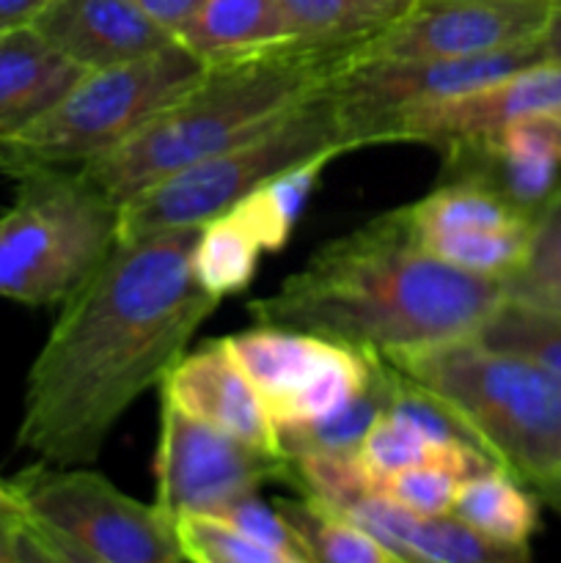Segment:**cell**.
<instances>
[{
  "instance_id": "1",
  "label": "cell",
  "mask_w": 561,
  "mask_h": 563,
  "mask_svg": "<svg viewBox=\"0 0 561 563\" xmlns=\"http://www.w3.org/2000/svg\"><path fill=\"white\" fill-rule=\"evenodd\" d=\"M201 229L119 236L61 302L25 379L16 445L53 467H88L138 399L163 385L220 300L198 284Z\"/></svg>"
},
{
  "instance_id": "2",
  "label": "cell",
  "mask_w": 561,
  "mask_h": 563,
  "mask_svg": "<svg viewBox=\"0 0 561 563\" xmlns=\"http://www.w3.org/2000/svg\"><path fill=\"white\" fill-rule=\"evenodd\" d=\"M504 300V280L435 258L416 240L402 207L324 242L306 267L248 311L267 328L399 355L476 339Z\"/></svg>"
},
{
  "instance_id": "3",
  "label": "cell",
  "mask_w": 561,
  "mask_h": 563,
  "mask_svg": "<svg viewBox=\"0 0 561 563\" xmlns=\"http://www.w3.org/2000/svg\"><path fill=\"white\" fill-rule=\"evenodd\" d=\"M352 60H358L352 49L295 42L253 58L207 66L196 86L130 141L77 170L116 207H124L168 176L251 141Z\"/></svg>"
},
{
  "instance_id": "4",
  "label": "cell",
  "mask_w": 561,
  "mask_h": 563,
  "mask_svg": "<svg viewBox=\"0 0 561 563\" xmlns=\"http://www.w3.org/2000/svg\"><path fill=\"white\" fill-rule=\"evenodd\" d=\"M443 401L501 471L537 495L561 478V385L537 363L476 339L383 355Z\"/></svg>"
},
{
  "instance_id": "5",
  "label": "cell",
  "mask_w": 561,
  "mask_h": 563,
  "mask_svg": "<svg viewBox=\"0 0 561 563\" xmlns=\"http://www.w3.org/2000/svg\"><path fill=\"white\" fill-rule=\"evenodd\" d=\"M207 64L182 42L130 64L86 71L42 119L0 135V170H77L130 141L160 110L196 86Z\"/></svg>"
},
{
  "instance_id": "6",
  "label": "cell",
  "mask_w": 561,
  "mask_h": 563,
  "mask_svg": "<svg viewBox=\"0 0 561 563\" xmlns=\"http://www.w3.org/2000/svg\"><path fill=\"white\" fill-rule=\"evenodd\" d=\"M16 185L0 212V297L58 306L119 242V207L80 170H36Z\"/></svg>"
},
{
  "instance_id": "7",
  "label": "cell",
  "mask_w": 561,
  "mask_h": 563,
  "mask_svg": "<svg viewBox=\"0 0 561 563\" xmlns=\"http://www.w3.org/2000/svg\"><path fill=\"white\" fill-rule=\"evenodd\" d=\"M328 86L286 110L251 141L190 165L119 207V236L201 229L295 165L350 152Z\"/></svg>"
},
{
  "instance_id": "8",
  "label": "cell",
  "mask_w": 561,
  "mask_h": 563,
  "mask_svg": "<svg viewBox=\"0 0 561 563\" xmlns=\"http://www.w3.org/2000/svg\"><path fill=\"white\" fill-rule=\"evenodd\" d=\"M544 60L542 42L451 60L361 58L330 80L328 91L350 152L396 143L402 124L451 97Z\"/></svg>"
},
{
  "instance_id": "9",
  "label": "cell",
  "mask_w": 561,
  "mask_h": 563,
  "mask_svg": "<svg viewBox=\"0 0 561 563\" xmlns=\"http://www.w3.org/2000/svg\"><path fill=\"white\" fill-rule=\"evenodd\" d=\"M11 500L105 563H187L176 526L86 467L36 462L9 478Z\"/></svg>"
},
{
  "instance_id": "10",
  "label": "cell",
  "mask_w": 561,
  "mask_h": 563,
  "mask_svg": "<svg viewBox=\"0 0 561 563\" xmlns=\"http://www.w3.org/2000/svg\"><path fill=\"white\" fill-rule=\"evenodd\" d=\"M226 344L256 388L275 432L336 416L372 374V352L297 330L253 324L226 335Z\"/></svg>"
},
{
  "instance_id": "11",
  "label": "cell",
  "mask_w": 561,
  "mask_h": 563,
  "mask_svg": "<svg viewBox=\"0 0 561 563\" xmlns=\"http://www.w3.org/2000/svg\"><path fill=\"white\" fill-rule=\"evenodd\" d=\"M157 500L165 517H215L242 495L258 493L267 482H289L292 465L284 454L256 449L187 416L160 396Z\"/></svg>"
},
{
  "instance_id": "12",
  "label": "cell",
  "mask_w": 561,
  "mask_h": 563,
  "mask_svg": "<svg viewBox=\"0 0 561 563\" xmlns=\"http://www.w3.org/2000/svg\"><path fill=\"white\" fill-rule=\"evenodd\" d=\"M559 0H416L361 58L451 60L537 42Z\"/></svg>"
},
{
  "instance_id": "13",
  "label": "cell",
  "mask_w": 561,
  "mask_h": 563,
  "mask_svg": "<svg viewBox=\"0 0 561 563\" xmlns=\"http://www.w3.org/2000/svg\"><path fill=\"white\" fill-rule=\"evenodd\" d=\"M440 179L487 187L534 218L561 190V115H528L498 135L446 148Z\"/></svg>"
},
{
  "instance_id": "14",
  "label": "cell",
  "mask_w": 561,
  "mask_h": 563,
  "mask_svg": "<svg viewBox=\"0 0 561 563\" xmlns=\"http://www.w3.org/2000/svg\"><path fill=\"white\" fill-rule=\"evenodd\" d=\"M542 113L561 115V66L553 60H539L421 110L402 124L396 143H424L443 154L446 148L484 141L515 121Z\"/></svg>"
},
{
  "instance_id": "15",
  "label": "cell",
  "mask_w": 561,
  "mask_h": 563,
  "mask_svg": "<svg viewBox=\"0 0 561 563\" xmlns=\"http://www.w3.org/2000/svg\"><path fill=\"white\" fill-rule=\"evenodd\" d=\"M160 396L207 427L256 449L284 454L275 423L270 421L256 388L234 361L226 339L207 341L190 355L185 352L160 385Z\"/></svg>"
},
{
  "instance_id": "16",
  "label": "cell",
  "mask_w": 561,
  "mask_h": 563,
  "mask_svg": "<svg viewBox=\"0 0 561 563\" xmlns=\"http://www.w3.org/2000/svg\"><path fill=\"white\" fill-rule=\"evenodd\" d=\"M31 27L82 71L130 64L176 42L130 0H55Z\"/></svg>"
},
{
  "instance_id": "17",
  "label": "cell",
  "mask_w": 561,
  "mask_h": 563,
  "mask_svg": "<svg viewBox=\"0 0 561 563\" xmlns=\"http://www.w3.org/2000/svg\"><path fill=\"white\" fill-rule=\"evenodd\" d=\"M330 509L366 528L399 563H531V550L495 544L454 515H416L363 489Z\"/></svg>"
},
{
  "instance_id": "18",
  "label": "cell",
  "mask_w": 561,
  "mask_h": 563,
  "mask_svg": "<svg viewBox=\"0 0 561 563\" xmlns=\"http://www.w3.org/2000/svg\"><path fill=\"white\" fill-rule=\"evenodd\" d=\"M176 42L218 66L286 47L297 36L284 0H204Z\"/></svg>"
},
{
  "instance_id": "19",
  "label": "cell",
  "mask_w": 561,
  "mask_h": 563,
  "mask_svg": "<svg viewBox=\"0 0 561 563\" xmlns=\"http://www.w3.org/2000/svg\"><path fill=\"white\" fill-rule=\"evenodd\" d=\"M82 75L33 27L0 33V135L42 119Z\"/></svg>"
},
{
  "instance_id": "20",
  "label": "cell",
  "mask_w": 561,
  "mask_h": 563,
  "mask_svg": "<svg viewBox=\"0 0 561 563\" xmlns=\"http://www.w3.org/2000/svg\"><path fill=\"white\" fill-rule=\"evenodd\" d=\"M399 385V372L383 355L372 352V374H369V383L363 385L361 394L344 410L324 418V421L280 429V451L289 462L300 460V456H355L369 429L391 410Z\"/></svg>"
},
{
  "instance_id": "21",
  "label": "cell",
  "mask_w": 561,
  "mask_h": 563,
  "mask_svg": "<svg viewBox=\"0 0 561 563\" xmlns=\"http://www.w3.org/2000/svg\"><path fill=\"white\" fill-rule=\"evenodd\" d=\"M451 515L484 539L504 548L531 550L539 531V500L534 489L501 467L465 478L457 489Z\"/></svg>"
},
{
  "instance_id": "22",
  "label": "cell",
  "mask_w": 561,
  "mask_h": 563,
  "mask_svg": "<svg viewBox=\"0 0 561 563\" xmlns=\"http://www.w3.org/2000/svg\"><path fill=\"white\" fill-rule=\"evenodd\" d=\"M416 0H284L297 44L361 55L394 27Z\"/></svg>"
},
{
  "instance_id": "23",
  "label": "cell",
  "mask_w": 561,
  "mask_h": 563,
  "mask_svg": "<svg viewBox=\"0 0 561 563\" xmlns=\"http://www.w3.org/2000/svg\"><path fill=\"white\" fill-rule=\"evenodd\" d=\"M405 214L421 245L440 240V236L495 229V225L528 218V214L509 207L504 198L490 192L487 187L457 179H440L438 187H432V192H427L421 201L407 203Z\"/></svg>"
},
{
  "instance_id": "24",
  "label": "cell",
  "mask_w": 561,
  "mask_h": 563,
  "mask_svg": "<svg viewBox=\"0 0 561 563\" xmlns=\"http://www.w3.org/2000/svg\"><path fill=\"white\" fill-rule=\"evenodd\" d=\"M336 159V154H322L308 163L295 165L286 174L275 176L267 185L258 187L248 198H242L229 212L240 218V223L256 236L264 253H275L289 242L292 231L300 223L324 168Z\"/></svg>"
},
{
  "instance_id": "25",
  "label": "cell",
  "mask_w": 561,
  "mask_h": 563,
  "mask_svg": "<svg viewBox=\"0 0 561 563\" xmlns=\"http://www.w3.org/2000/svg\"><path fill=\"white\" fill-rule=\"evenodd\" d=\"M275 506L302 539L314 563H399L366 528L308 495L284 498Z\"/></svg>"
},
{
  "instance_id": "26",
  "label": "cell",
  "mask_w": 561,
  "mask_h": 563,
  "mask_svg": "<svg viewBox=\"0 0 561 563\" xmlns=\"http://www.w3.org/2000/svg\"><path fill=\"white\" fill-rule=\"evenodd\" d=\"M504 291L506 300L561 317V190L534 214L528 247Z\"/></svg>"
},
{
  "instance_id": "27",
  "label": "cell",
  "mask_w": 561,
  "mask_h": 563,
  "mask_svg": "<svg viewBox=\"0 0 561 563\" xmlns=\"http://www.w3.org/2000/svg\"><path fill=\"white\" fill-rule=\"evenodd\" d=\"M262 245L231 212L209 220L193 247V273L198 284L218 300L248 289L258 269Z\"/></svg>"
},
{
  "instance_id": "28",
  "label": "cell",
  "mask_w": 561,
  "mask_h": 563,
  "mask_svg": "<svg viewBox=\"0 0 561 563\" xmlns=\"http://www.w3.org/2000/svg\"><path fill=\"white\" fill-rule=\"evenodd\" d=\"M476 341L537 363L561 385V317L504 300L482 324Z\"/></svg>"
},
{
  "instance_id": "29",
  "label": "cell",
  "mask_w": 561,
  "mask_h": 563,
  "mask_svg": "<svg viewBox=\"0 0 561 563\" xmlns=\"http://www.w3.org/2000/svg\"><path fill=\"white\" fill-rule=\"evenodd\" d=\"M531 218L515 220V223L495 225V229L462 231V234L440 236L427 242V251L449 267L462 269L471 275L504 280L512 269L520 264L522 253L531 236Z\"/></svg>"
},
{
  "instance_id": "30",
  "label": "cell",
  "mask_w": 561,
  "mask_h": 563,
  "mask_svg": "<svg viewBox=\"0 0 561 563\" xmlns=\"http://www.w3.org/2000/svg\"><path fill=\"white\" fill-rule=\"evenodd\" d=\"M187 563H311L242 537L218 517L187 515L174 522Z\"/></svg>"
},
{
  "instance_id": "31",
  "label": "cell",
  "mask_w": 561,
  "mask_h": 563,
  "mask_svg": "<svg viewBox=\"0 0 561 563\" xmlns=\"http://www.w3.org/2000/svg\"><path fill=\"white\" fill-rule=\"evenodd\" d=\"M462 482L465 478L446 465H416L374 482L372 493L383 495L391 504L416 511V515L438 517L451 515Z\"/></svg>"
},
{
  "instance_id": "32",
  "label": "cell",
  "mask_w": 561,
  "mask_h": 563,
  "mask_svg": "<svg viewBox=\"0 0 561 563\" xmlns=\"http://www.w3.org/2000/svg\"><path fill=\"white\" fill-rule=\"evenodd\" d=\"M215 517L223 520L226 526L234 528V531H240L242 537L253 539V542L267 544V548L284 550V553L297 555V559L311 561L306 544H302V539L297 537L295 528L289 526V520L280 515L278 506L264 504L258 493L242 495V498H237L234 504H229Z\"/></svg>"
},
{
  "instance_id": "33",
  "label": "cell",
  "mask_w": 561,
  "mask_h": 563,
  "mask_svg": "<svg viewBox=\"0 0 561 563\" xmlns=\"http://www.w3.org/2000/svg\"><path fill=\"white\" fill-rule=\"evenodd\" d=\"M9 526L11 542H14V553L20 563H64L58 559V553L50 548V542L44 539L36 520L31 515H25L14 500L9 504Z\"/></svg>"
},
{
  "instance_id": "34",
  "label": "cell",
  "mask_w": 561,
  "mask_h": 563,
  "mask_svg": "<svg viewBox=\"0 0 561 563\" xmlns=\"http://www.w3.org/2000/svg\"><path fill=\"white\" fill-rule=\"evenodd\" d=\"M130 3H135L143 14L152 16L160 27H165L176 38L204 0H130Z\"/></svg>"
},
{
  "instance_id": "35",
  "label": "cell",
  "mask_w": 561,
  "mask_h": 563,
  "mask_svg": "<svg viewBox=\"0 0 561 563\" xmlns=\"http://www.w3.org/2000/svg\"><path fill=\"white\" fill-rule=\"evenodd\" d=\"M55 0H0V33L31 27L36 16Z\"/></svg>"
},
{
  "instance_id": "36",
  "label": "cell",
  "mask_w": 561,
  "mask_h": 563,
  "mask_svg": "<svg viewBox=\"0 0 561 563\" xmlns=\"http://www.w3.org/2000/svg\"><path fill=\"white\" fill-rule=\"evenodd\" d=\"M25 515H28V511H25ZM36 526L42 528L44 539H47L50 548H53L55 553H58V559L64 561V563H105L102 559H97V555L88 553V550H82L80 544H75V542H72V539H66L64 533H58V531H53V528L42 526V522H38V520H36Z\"/></svg>"
},
{
  "instance_id": "37",
  "label": "cell",
  "mask_w": 561,
  "mask_h": 563,
  "mask_svg": "<svg viewBox=\"0 0 561 563\" xmlns=\"http://www.w3.org/2000/svg\"><path fill=\"white\" fill-rule=\"evenodd\" d=\"M539 42H542L544 60H553V64L561 66V0L556 3V9L550 11V20L548 25H544Z\"/></svg>"
},
{
  "instance_id": "38",
  "label": "cell",
  "mask_w": 561,
  "mask_h": 563,
  "mask_svg": "<svg viewBox=\"0 0 561 563\" xmlns=\"http://www.w3.org/2000/svg\"><path fill=\"white\" fill-rule=\"evenodd\" d=\"M0 563H20L14 553V542H11V526H9V504L0 511Z\"/></svg>"
},
{
  "instance_id": "39",
  "label": "cell",
  "mask_w": 561,
  "mask_h": 563,
  "mask_svg": "<svg viewBox=\"0 0 561 563\" xmlns=\"http://www.w3.org/2000/svg\"><path fill=\"white\" fill-rule=\"evenodd\" d=\"M539 498H542L544 504H550V506H553V509L559 511V515H561V478H559V482L553 484V487H550V489H544V493L539 495Z\"/></svg>"
},
{
  "instance_id": "40",
  "label": "cell",
  "mask_w": 561,
  "mask_h": 563,
  "mask_svg": "<svg viewBox=\"0 0 561 563\" xmlns=\"http://www.w3.org/2000/svg\"><path fill=\"white\" fill-rule=\"evenodd\" d=\"M0 495H9V482L6 478H0Z\"/></svg>"
},
{
  "instance_id": "41",
  "label": "cell",
  "mask_w": 561,
  "mask_h": 563,
  "mask_svg": "<svg viewBox=\"0 0 561 563\" xmlns=\"http://www.w3.org/2000/svg\"><path fill=\"white\" fill-rule=\"evenodd\" d=\"M6 504H11V493L9 495H0V511H3Z\"/></svg>"
}]
</instances>
